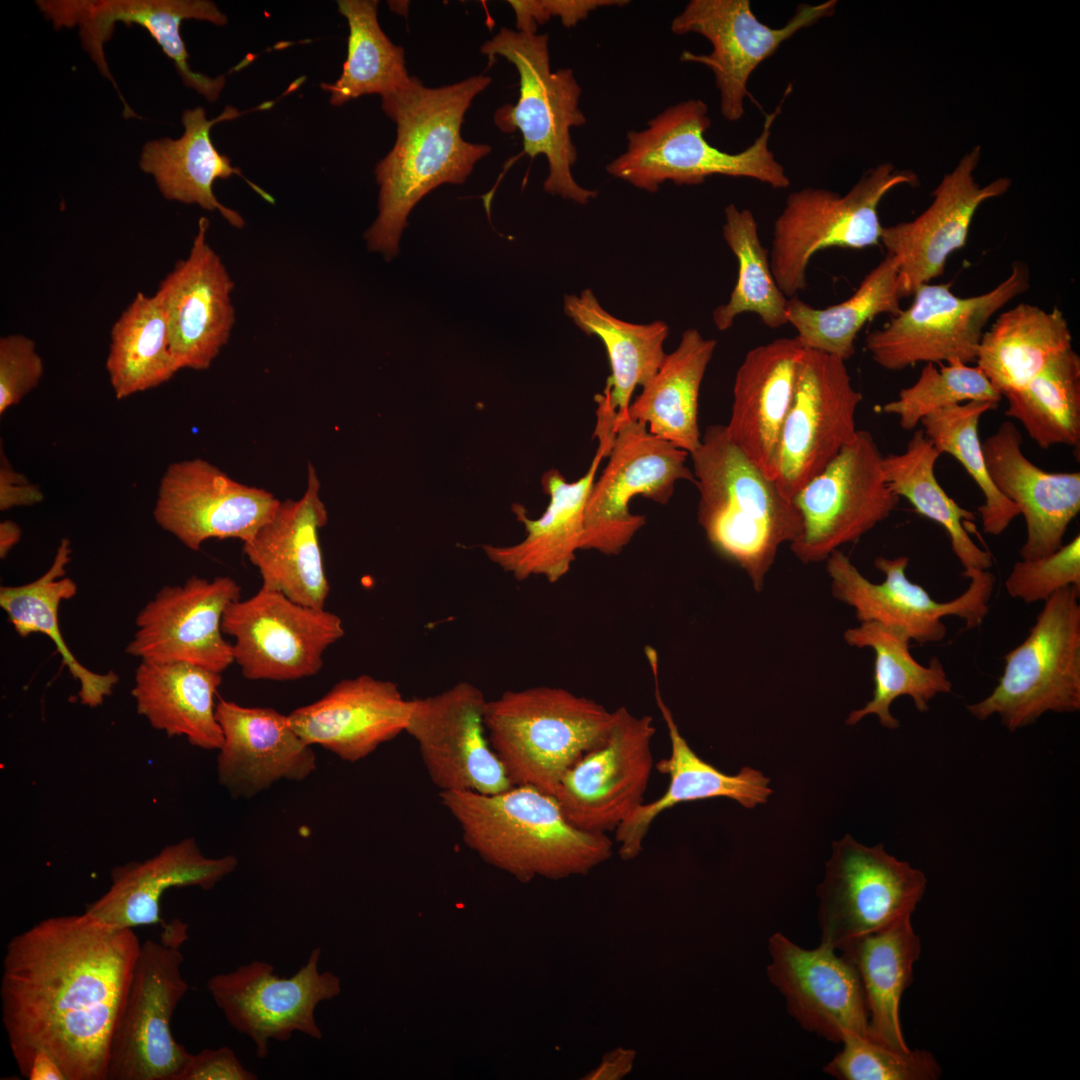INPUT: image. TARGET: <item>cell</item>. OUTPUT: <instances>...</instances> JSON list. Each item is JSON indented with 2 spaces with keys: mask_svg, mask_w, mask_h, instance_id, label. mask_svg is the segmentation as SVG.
I'll list each match as a JSON object with an SVG mask.
<instances>
[{
  "mask_svg": "<svg viewBox=\"0 0 1080 1080\" xmlns=\"http://www.w3.org/2000/svg\"><path fill=\"white\" fill-rule=\"evenodd\" d=\"M717 346L698 329L682 333L677 347L667 353L652 379L631 401L628 417L644 423L650 433L689 455L701 443L699 394Z\"/></svg>",
  "mask_w": 1080,
  "mask_h": 1080,
  "instance_id": "39",
  "label": "cell"
},
{
  "mask_svg": "<svg viewBox=\"0 0 1080 1080\" xmlns=\"http://www.w3.org/2000/svg\"><path fill=\"white\" fill-rule=\"evenodd\" d=\"M940 456L923 430L916 429L903 452L883 455L885 479L898 497L907 499L918 514L946 531L962 565V576L989 571L993 565L991 552L979 547L969 534L970 527L975 528V515L958 505L936 478L935 465Z\"/></svg>",
  "mask_w": 1080,
  "mask_h": 1080,
  "instance_id": "44",
  "label": "cell"
},
{
  "mask_svg": "<svg viewBox=\"0 0 1080 1080\" xmlns=\"http://www.w3.org/2000/svg\"><path fill=\"white\" fill-rule=\"evenodd\" d=\"M980 154V147L965 154L935 188L930 206L915 219L882 227L880 242L897 264L901 298L941 276L949 256L965 246L980 205L1008 191V178L985 186L975 181Z\"/></svg>",
  "mask_w": 1080,
  "mask_h": 1080,
  "instance_id": "25",
  "label": "cell"
},
{
  "mask_svg": "<svg viewBox=\"0 0 1080 1080\" xmlns=\"http://www.w3.org/2000/svg\"><path fill=\"white\" fill-rule=\"evenodd\" d=\"M872 434L854 439L794 497L801 533L790 544L804 564L825 561L839 547L858 541L896 509L900 497L889 487Z\"/></svg>",
  "mask_w": 1080,
  "mask_h": 1080,
  "instance_id": "13",
  "label": "cell"
},
{
  "mask_svg": "<svg viewBox=\"0 0 1080 1080\" xmlns=\"http://www.w3.org/2000/svg\"><path fill=\"white\" fill-rule=\"evenodd\" d=\"M216 718L223 733L217 758L219 783L234 797H252L280 780L302 781L316 769V755L288 715L221 699Z\"/></svg>",
  "mask_w": 1080,
  "mask_h": 1080,
  "instance_id": "29",
  "label": "cell"
},
{
  "mask_svg": "<svg viewBox=\"0 0 1080 1080\" xmlns=\"http://www.w3.org/2000/svg\"><path fill=\"white\" fill-rule=\"evenodd\" d=\"M280 503L270 492L241 484L195 458L168 466L153 515L163 530L198 551L209 539L250 541Z\"/></svg>",
  "mask_w": 1080,
  "mask_h": 1080,
  "instance_id": "24",
  "label": "cell"
},
{
  "mask_svg": "<svg viewBox=\"0 0 1080 1080\" xmlns=\"http://www.w3.org/2000/svg\"><path fill=\"white\" fill-rule=\"evenodd\" d=\"M768 950V978L802 1028L834 1043L847 1030L868 1037L863 988L846 957L824 944L802 948L779 932L769 938Z\"/></svg>",
  "mask_w": 1080,
  "mask_h": 1080,
  "instance_id": "27",
  "label": "cell"
},
{
  "mask_svg": "<svg viewBox=\"0 0 1080 1080\" xmlns=\"http://www.w3.org/2000/svg\"><path fill=\"white\" fill-rule=\"evenodd\" d=\"M1003 397L977 367L960 362L926 363L917 381L898 393L896 399L885 403L881 411L898 418L900 427L914 430L921 420L946 407L969 401L988 402L998 406Z\"/></svg>",
  "mask_w": 1080,
  "mask_h": 1080,
  "instance_id": "51",
  "label": "cell"
},
{
  "mask_svg": "<svg viewBox=\"0 0 1080 1080\" xmlns=\"http://www.w3.org/2000/svg\"><path fill=\"white\" fill-rule=\"evenodd\" d=\"M141 942L87 914L46 918L6 945L0 985L11 1051L38 1047L67 1080H106L112 1033Z\"/></svg>",
  "mask_w": 1080,
  "mask_h": 1080,
  "instance_id": "1",
  "label": "cell"
},
{
  "mask_svg": "<svg viewBox=\"0 0 1080 1080\" xmlns=\"http://www.w3.org/2000/svg\"><path fill=\"white\" fill-rule=\"evenodd\" d=\"M632 1059L633 1051H615L607 1055V1059L592 1078H618L630 1070Z\"/></svg>",
  "mask_w": 1080,
  "mask_h": 1080,
  "instance_id": "59",
  "label": "cell"
},
{
  "mask_svg": "<svg viewBox=\"0 0 1080 1080\" xmlns=\"http://www.w3.org/2000/svg\"><path fill=\"white\" fill-rule=\"evenodd\" d=\"M320 958L316 947L291 977L281 978L272 964L253 960L208 979L207 990L227 1023L250 1038L259 1059L267 1057L271 1040L284 1042L294 1033L322 1038L315 1010L339 994L340 981L320 970Z\"/></svg>",
  "mask_w": 1080,
  "mask_h": 1080,
  "instance_id": "19",
  "label": "cell"
},
{
  "mask_svg": "<svg viewBox=\"0 0 1080 1080\" xmlns=\"http://www.w3.org/2000/svg\"><path fill=\"white\" fill-rule=\"evenodd\" d=\"M927 885L925 874L847 834L832 843L817 887L821 944L840 950L851 940L912 915Z\"/></svg>",
  "mask_w": 1080,
  "mask_h": 1080,
  "instance_id": "14",
  "label": "cell"
},
{
  "mask_svg": "<svg viewBox=\"0 0 1080 1080\" xmlns=\"http://www.w3.org/2000/svg\"><path fill=\"white\" fill-rule=\"evenodd\" d=\"M688 455L642 422L627 418L615 423L608 463L586 502L581 550L620 554L646 522L631 512L632 499L641 496L665 505L677 482L694 483Z\"/></svg>",
  "mask_w": 1080,
  "mask_h": 1080,
  "instance_id": "12",
  "label": "cell"
},
{
  "mask_svg": "<svg viewBox=\"0 0 1080 1080\" xmlns=\"http://www.w3.org/2000/svg\"><path fill=\"white\" fill-rule=\"evenodd\" d=\"M71 554V543L68 538H63L51 566L43 575L23 585L1 586L0 606L19 636L42 633L49 637L62 663L80 684L78 695L81 703L97 707L112 694L119 678L113 671L97 673L86 668L76 659L62 636L58 614L60 604L77 593L76 582L66 576Z\"/></svg>",
  "mask_w": 1080,
  "mask_h": 1080,
  "instance_id": "43",
  "label": "cell"
},
{
  "mask_svg": "<svg viewBox=\"0 0 1080 1080\" xmlns=\"http://www.w3.org/2000/svg\"><path fill=\"white\" fill-rule=\"evenodd\" d=\"M840 1043L842 1050L824 1067L840 1080H935L941 1075L928 1051H898L848 1030Z\"/></svg>",
  "mask_w": 1080,
  "mask_h": 1080,
  "instance_id": "52",
  "label": "cell"
},
{
  "mask_svg": "<svg viewBox=\"0 0 1080 1080\" xmlns=\"http://www.w3.org/2000/svg\"><path fill=\"white\" fill-rule=\"evenodd\" d=\"M845 642L856 648L874 652V690L872 698L862 707L849 713L845 723L853 726L868 715H876L880 724L890 730L900 726L890 707L895 699L909 696L915 708L925 713L929 702L938 694L949 693L952 683L937 657L927 666L917 662L910 652V637L897 627L878 622H862L847 629Z\"/></svg>",
  "mask_w": 1080,
  "mask_h": 1080,
  "instance_id": "42",
  "label": "cell"
},
{
  "mask_svg": "<svg viewBox=\"0 0 1080 1080\" xmlns=\"http://www.w3.org/2000/svg\"><path fill=\"white\" fill-rule=\"evenodd\" d=\"M689 456L699 492L698 523L713 549L761 592L779 548L801 533L797 507L730 440L725 425L708 426Z\"/></svg>",
  "mask_w": 1080,
  "mask_h": 1080,
  "instance_id": "3",
  "label": "cell"
},
{
  "mask_svg": "<svg viewBox=\"0 0 1080 1080\" xmlns=\"http://www.w3.org/2000/svg\"><path fill=\"white\" fill-rule=\"evenodd\" d=\"M249 111L240 112L235 107L227 106L218 117L208 120L202 107L184 110L183 135L178 139L164 137L146 142L139 159L140 169L153 176L165 199L218 211L231 226L243 228V217L216 198L213 185L217 179L238 175L264 200L274 203V199L247 180L239 168L232 166L230 158L215 148L210 131L215 124L235 119Z\"/></svg>",
  "mask_w": 1080,
  "mask_h": 1080,
  "instance_id": "36",
  "label": "cell"
},
{
  "mask_svg": "<svg viewBox=\"0 0 1080 1080\" xmlns=\"http://www.w3.org/2000/svg\"><path fill=\"white\" fill-rule=\"evenodd\" d=\"M780 106L767 115L754 142L737 153L711 145L705 137L711 125L708 106L688 99L666 108L640 131L627 133L626 150L613 159L607 172L637 189L656 192L670 181L698 185L722 175L749 178L773 189H786L790 178L769 147L771 128Z\"/></svg>",
  "mask_w": 1080,
  "mask_h": 1080,
  "instance_id": "7",
  "label": "cell"
},
{
  "mask_svg": "<svg viewBox=\"0 0 1080 1080\" xmlns=\"http://www.w3.org/2000/svg\"><path fill=\"white\" fill-rule=\"evenodd\" d=\"M221 673L185 662L142 661L132 696L137 712L169 737L185 736L195 747L219 750L223 733L215 696Z\"/></svg>",
  "mask_w": 1080,
  "mask_h": 1080,
  "instance_id": "37",
  "label": "cell"
},
{
  "mask_svg": "<svg viewBox=\"0 0 1080 1080\" xmlns=\"http://www.w3.org/2000/svg\"><path fill=\"white\" fill-rule=\"evenodd\" d=\"M44 373V363L36 342L22 334L0 338V414L18 404L36 388Z\"/></svg>",
  "mask_w": 1080,
  "mask_h": 1080,
  "instance_id": "54",
  "label": "cell"
},
{
  "mask_svg": "<svg viewBox=\"0 0 1080 1080\" xmlns=\"http://www.w3.org/2000/svg\"><path fill=\"white\" fill-rule=\"evenodd\" d=\"M1003 397L1005 415L1021 423L1041 448L1080 446V357L1069 349L1019 390Z\"/></svg>",
  "mask_w": 1080,
  "mask_h": 1080,
  "instance_id": "48",
  "label": "cell"
},
{
  "mask_svg": "<svg viewBox=\"0 0 1080 1080\" xmlns=\"http://www.w3.org/2000/svg\"><path fill=\"white\" fill-rule=\"evenodd\" d=\"M1017 426L1005 421L982 442L988 473L998 491L1023 515L1026 539L1021 559L1053 553L1080 512V472H1047L1022 450Z\"/></svg>",
  "mask_w": 1080,
  "mask_h": 1080,
  "instance_id": "31",
  "label": "cell"
},
{
  "mask_svg": "<svg viewBox=\"0 0 1080 1080\" xmlns=\"http://www.w3.org/2000/svg\"><path fill=\"white\" fill-rule=\"evenodd\" d=\"M106 370L117 399L158 387L180 370L155 295L138 292L113 324Z\"/></svg>",
  "mask_w": 1080,
  "mask_h": 1080,
  "instance_id": "46",
  "label": "cell"
},
{
  "mask_svg": "<svg viewBox=\"0 0 1080 1080\" xmlns=\"http://www.w3.org/2000/svg\"><path fill=\"white\" fill-rule=\"evenodd\" d=\"M43 495L38 487L31 484L22 474L13 470L6 457L1 455L0 468V509L5 511L15 506H27L42 501Z\"/></svg>",
  "mask_w": 1080,
  "mask_h": 1080,
  "instance_id": "57",
  "label": "cell"
},
{
  "mask_svg": "<svg viewBox=\"0 0 1080 1080\" xmlns=\"http://www.w3.org/2000/svg\"><path fill=\"white\" fill-rule=\"evenodd\" d=\"M608 453L609 446L598 441L587 471L576 481H567L557 469L546 471L541 477L542 489L549 497L545 511L533 519L523 505L513 504L525 537L509 546L484 544L482 549L488 559L519 581L531 576L544 577L549 583L561 580L581 550L586 502L600 463Z\"/></svg>",
  "mask_w": 1080,
  "mask_h": 1080,
  "instance_id": "34",
  "label": "cell"
},
{
  "mask_svg": "<svg viewBox=\"0 0 1080 1080\" xmlns=\"http://www.w3.org/2000/svg\"><path fill=\"white\" fill-rule=\"evenodd\" d=\"M564 312L581 331L604 344L611 374L602 394L615 413V423L629 418L635 389L652 379L667 354L668 325L660 320L636 324L619 319L603 308L591 288L566 294Z\"/></svg>",
  "mask_w": 1080,
  "mask_h": 1080,
  "instance_id": "40",
  "label": "cell"
},
{
  "mask_svg": "<svg viewBox=\"0 0 1080 1080\" xmlns=\"http://www.w3.org/2000/svg\"><path fill=\"white\" fill-rule=\"evenodd\" d=\"M517 31L537 33L538 25L551 17H559L562 24L573 27L594 10L604 7L624 6L626 0H511Z\"/></svg>",
  "mask_w": 1080,
  "mask_h": 1080,
  "instance_id": "55",
  "label": "cell"
},
{
  "mask_svg": "<svg viewBox=\"0 0 1080 1080\" xmlns=\"http://www.w3.org/2000/svg\"><path fill=\"white\" fill-rule=\"evenodd\" d=\"M613 714L605 742L565 772L554 795L565 818L588 832L615 831L643 804L655 766L653 718L636 716L625 706Z\"/></svg>",
  "mask_w": 1080,
  "mask_h": 1080,
  "instance_id": "20",
  "label": "cell"
},
{
  "mask_svg": "<svg viewBox=\"0 0 1080 1080\" xmlns=\"http://www.w3.org/2000/svg\"><path fill=\"white\" fill-rule=\"evenodd\" d=\"M804 351L796 336L775 339L750 349L735 375L727 435L771 480Z\"/></svg>",
  "mask_w": 1080,
  "mask_h": 1080,
  "instance_id": "33",
  "label": "cell"
},
{
  "mask_svg": "<svg viewBox=\"0 0 1080 1080\" xmlns=\"http://www.w3.org/2000/svg\"><path fill=\"white\" fill-rule=\"evenodd\" d=\"M840 951L855 967L863 988L868 1037L895 1050L909 1051L900 1023V1002L921 954L911 915L851 940Z\"/></svg>",
  "mask_w": 1080,
  "mask_h": 1080,
  "instance_id": "38",
  "label": "cell"
},
{
  "mask_svg": "<svg viewBox=\"0 0 1080 1080\" xmlns=\"http://www.w3.org/2000/svg\"><path fill=\"white\" fill-rule=\"evenodd\" d=\"M480 50L490 62L504 57L519 74L518 101L496 110L497 127L505 133L519 130L524 152L531 158L546 157L549 171L543 187L547 193L588 204L598 192L582 187L572 175L578 153L570 131L586 123L579 107L581 87L573 70H551L547 34L502 27Z\"/></svg>",
  "mask_w": 1080,
  "mask_h": 1080,
  "instance_id": "6",
  "label": "cell"
},
{
  "mask_svg": "<svg viewBox=\"0 0 1080 1080\" xmlns=\"http://www.w3.org/2000/svg\"><path fill=\"white\" fill-rule=\"evenodd\" d=\"M487 702L483 692L466 681L411 699L405 732L417 742L426 771L440 792L488 795L513 786L487 735Z\"/></svg>",
  "mask_w": 1080,
  "mask_h": 1080,
  "instance_id": "21",
  "label": "cell"
},
{
  "mask_svg": "<svg viewBox=\"0 0 1080 1080\" xmlns=\"http://www.w3.org/2000/svg\"><path fill=\"white\" fill-rule=\"evenodd\" d=\"M998 406L969 401L937 410L921 420L924 434L939 453L955 458L975 481L984 496L978 507L983 532L998 536L1020 515L1015 504L1004 497L993 484L987 470L979 421L987 411Z\"/></svg>",
  "mask_w": 1080,
  "mask_h": 1080,
  "instance_id": "50",
  "label": "cell"
},
{
  "mask_svg": "<svg viewBox=\"0 0 1080 1080\" xmlns=\"http://www.w3.org/2000/svg\"><path fill=\"white\" fill-rule=\"evenodd\" d=\"M187 925H164L141 943L109 1048L106 1080H175L191 1053L173 1037L175 1009L189 989L181 967Z\"/></svg>",
  "mask_w": 1080,
  "mask_h": 1080,
  "instance_id": "10",
  "label": "cell"
},
{
  "mask_svg": "<svg viewBox=\"0 0 1080 1080\" xmlns=\"http://www.w3.org/2000/svg\"><path fill=\"white\" fill-rule=\"evenodd\" d=\"M201 217L189 254L178 261L154 294L164 311L171 352L180 369L205 370L229 341L234 323V282L207 241Z\"/></svg>",
  "mask_w": 1080,
  "mask_h": 1080,
  "instance_id": "26",
  "label": "cell"
},
{
  "mask_svg": "<svg viewBox=\"0 0 1080 1080\" xmlns=\"http://www.w3.org/2000/svg\"><path fill=\"white\" fill-rule=\"evenodd\" d=\"M11 1053L21 1075L28 1080H67L60 1063L42 1048L26 1047Z\"/></svg>",
  "mask_w": 1080,
  "mask_h": 1080,
  "instance_id": "58",
  "label": "cell"
},
{
  "mask_svg": "<svg viewBox=\"0 0 1080 1080\" xmlns=\"http://www.w3.org/2000/svg\"><path fill=\"white\" fill-rule=\"evenodd\" d=\"M222 631L249 680L291 681L317 674L326 649L343 637L341 618L263 587L225 610Z\"/></svg>",
  "mask_w": 1080,
  "mask_h": 1080,
  "instance_id": "15",
  "label": "cell"
},
{
  "mask_svg": "<svg viewBox=\"0 0 1080 1080\" xmlns=\"http://www.w3.org/2000/svg\"><path fill=\"white\" fill-rule=\"evenodd\" d=\"M238 866L233 855L205 856L193 838L166 845L143 861L115 866L111 884L85 912L101 923L133 929L160 923V900L172 887L212 889Z\"/></svg>",
  "mask_w": 1080,
  "mask_h": 1080,
  "instance_id": "35",
  "label": "cell"
},
{
  "mask_svg": "<svg viewBox=\"0 0 1080 1080\" xmlns=\"http://www.w3.org/2000/svg\"><path fill=\"white\" fill-rule=\"evenodd\" d=\"M36 5L55 29L79 28L83 49L100 73L111 81L118 91L126 114L132 109L120 93L104 55V44L111 38L117 22L127 26L137 24L146 29L166 56L173 61L184 85L194 89L209 102H215L225 87V76L210 77L190 68L189 54L180 33L181 23L188 19L225 25L226 15L212 1L37 0Z\"/></svg>",
  "mask_w": 1080,
  "mask_h": 1080,
  "instance_id": "22",
  "label": "cell"
},
{
  "mask_svg": "<svg viewBox=\"0 0 1080 1080\" xmlns=\"http://www.w3.org/2000/svg\"><path fill=\"white\" fill-rule=\"evenodd\" d=\"M234 1051L226 1046L192 1054L175 1080H256Z\"/></svg>",
  "mask_w": 1080,
  "mask_h": 1080,
  "instance_id": "56",
  "label": "cell"
},
{
  "mask_svg": "<svg viewBox=\"0 0 1080 1080\" xmlns=\"http://www.w3.org/2000/svg\"><path fill=\"white\" fill-rule=\"evenodd\" d=\"M826 571L834 598L855 611L862 622H878L904 630L918 644L940 642L947 634L942 618L956 616L967 629L983 622L995 577L989 571H972L968 588L948 602H938L924 587L906 576L907 556L876 557L874 566L885 578L881 583L868 580L842 551H834L826 560Z\"/></svg>",
  "mask_w": 1080,
  "mask_h": 1080,
  "instance_id": "18",
  "label": "cell"
},
{
  "mask_svg": "<svg viewBox=\"0 0 1080 1080\" xmlns=\"http://www.w3.org/2000/svg\"><path fill=\"white\" fill-rule=\"evenodd\" d=\"M1029 287V268L1022 261L1013 262L1005 280L976 296H957L950 283L924 284L908 308L866 336L865 347L890 371L917 363L970 364L991 317Z\"/></svg>",
  "mask_w": 1080,
  "mask_h": 1080,
  "instance_id": "11",
  "label": "cell"
},
{
  "mask_svg": "<svg viewBox=\"0 0 1080 1080\" xmlns=\"http://www.w3.org/2000/svg\"><path fill=\"white\" fill-rule=\"evenodd\" d=\"M411 700L390 680L362 674L337 682L323 697L288 714L309 745L357 762L405 732Z\"/></svg>",
  "mask_w": 1080,
  "mask_h": 1080,
  "instance_id": "28",
  "label": "cell"
},
{
  "mask_svg": "<svg viewBox=\"0 0 1080 1080\" xmlns=\"http://www.w3.org/2000/svg\"><path fill=\"white\" fill-rule=\"evenodd\" d=\"M491 82L485 75L426 87L417 77L381 97L382 109L396 124V139L376 165L378 215L365 232L368 249L386 260L399 253L403 230L416 204L439 185L462 184L491 147L461 136L464 116L474 97Z\"/></svg>",
  "mask_w": 1080,
  "mask_h": 1080,
  "instance_id": "2",
  "label": "cell"
},
{
  "mask_svg": "<svg viewBox=\"0 0 1080 1080\" xmlns=\"http://www.w3.org/2000/svg\"><path fill=\"white\" fill-rule=\"evenodd\" d=\"M724 217L723 238L737 259L738 275L729 300L712 312L715 327L725 331L743 313H755L771 329L784 326L788 298L774 279L754 214L729 204Z\"/></svg>",
  "mask_w": 1080,
  "mask_h": 1080,
  "instance_id": "49",
  "label": "cell"
},
{
  "mask_svg": "<svg viewBox=\"0 0 1080 1080\" xmlns=\"http://www.w3.org/2000/svg\"><path fill=\"white\" fill-rule=\"evenodd\" d=\"M327 520L320 481L308 464L303 496L281 502L272 518L243 545L244 554L261 575V587L307 607L325 608L330 586L319 532Z\"/></svg>",
  "mask_w": 1080,
  "mask_h": 1080,
  "instance_id": "32",
  "label": "cell"
},
{
  "mask_svg": "<svg viewBox=\"0 0 1080 1080\" xmlns=\"http://www.w3.org/2000/svg\"><path fill=\"white\" fill-rule=\"evenodd\" d=\"M1080 589L1067 586L1044 602L1027 637L1005 656L993 691L966 706L977 720L993 715L1011 732L1043 714L1080 710Z\"/></svg>",
  "mask_w": 1080,
  "mask_h": 1080,
  "instance_id": "8",
  "label": "cell"
},
{
  "mask_svg": "<svg viewBox=\"0 0 1080 1080\" xmlns=\"http://www.w3.org/2000/svg\"><path fill=\"white\" fill-rule=\"evenodd\" d=\"M613 711L550 686L509 690L488 700L485 727L513 786L555 795L565 772L607 739Z\"/></svg>",
  "mask_w": 1080,
  "mask_h": 1080,
  "instance_id": "5",
  "label": "cell"
},
{
  "mask_svg": "<svg viewBox=\"0 0 1080 1080\" xmlns=\"http://www.w3.org/2000/svg\"><path fill=\"white\" fill-rule=\"evenodd\" d=\"M655 685V700L666 723L670 755L655 763V768L669 777L665 792L649 803L636 808L615 830L619 855L623 860L637 857L653 821L664 811L678 804L712 798H728L747 809L768 801L772 794L770 779L761 771L745 766L730 775L703 760L680 733L674 716L663 700L659 689V663L654 648L647 646Z\"/></svg>",
  "mask_w": 1080,
  "mask_h": 1080,
  "instance_id": "30",
  "label": "cell"
},
{
  "mask_svg": "<svg viewBox=\"0 0 1080 1080\" xmlns=\"http://www.w3.org/2000/svg\"><path fill=\"white\" fill-rule=\"evenodd\" d=\"M439 797L470 847L521 876L586 874L612 855L606 833L575 827L555 796L537 788L518 785L488 795L443 791Z\"/></svg>",
  "mask_w": 1080,
  "mask_h": 1080,
  "instance_id": "4",
  "label": "cell"
},
{
  "mask_svg": "<svg viewBox=\"0 0 1080 1080\" xmlns=\"http://www.w3.org/2000/svg\"><path fill=\"white\" fill-rule=\"evenodd\" d=\"M240 597V585L229 576H192L182 585L164 586L138 613L125 652L142 661L185 662L222 673L234 663L222 620Z\"/></svg>",
  "mask_w": 1080,
  "mask_h": 1080,
  "instance_id": "23",
  "label": "cell"
},
{
  "mask_svg": "<svg viewBox=\"0 0 1080 1080\" xmlns=\"http://www.w3.org/2000/svg\"><path fill=\"white\" fill-rule=\"evenodd\" d=\"M21 538L20 527L10 520L0 524V557L3 559Z\"/></svg>",
  "mask_w": 1080,
  "mask_h": 1080,
  "instance_id": "60",
  "label": "cell"
},
{
  "mask_svg": "<svg viewBox=\"0 0 1080 1080\" xmlns=\"http://www.w3.org/2000/svg\"><path fill=\"white\" fill-rule=\"evenodd\" d=\"M1069 349L1072 335L1061 310L1020 303L1001 313L983 333L975 362L1003 397L1024 387Z\"/></svg>",
  "mask_w": 1080,
  "mask_h": 1080,
  "instance_id": "41",
  "label": "cell"
},
{
  "mask_svg": "<svg viewBox=\"0 0 1080 1080\" xmlns=\"http://www.w3.org/2000/svg\"><path fill=\"white\" fill-rule=\"evenodd\" d=\"M1080 589V536L1046 556L1017 561L1005 580L1008 595L1027 604L1046 601L1058 590Z\"/></svg>",
  "mask_w": 1080,
  "mask_h": 1080,
  "instance_id": "53",
  "label": "cell"
},
{
  "mask_svg": "<svg viewBox=\"0 0 1080 1080\" xmlns=\"http://www.w3.org/2000/svg\"><path fill=\"white\" fill-rule=\"evenodd\" d=\"M837 1L798 5L787 23L774 28L761 22L749 0H691L671 22L677 35L696 33L706 38L708 54L682 52L681 61L708 67L720 96V111L728 121L744 115L751 74L788 39L835 13Z\"/></svg>",
  "mask_w": 1080,
  "mask_h": 1080,
  "instance_id": "17",
  "label": "cell"
},
{
  "mask_svg": "<svg viewBox=\"0 0 1080 1080\" xmlns=\"http://www.w3.org/2000/svg\"><path fill=\"white\" fill-rule=\"evenodd\" d=\"M377 0H339L338 10L348 23L347 57L334 83H322L329 102L341 106L363 95L381 97L404 87L411 79L405 53L383 32Z\"/></svg>",
  "mask_w": 1080,
  "mask_h": 1080,
  "instance_id": "47",
  "label": "cell"
},
{
  "mask_svg": "<svg viewBox=\"0 0 1080 1080\" xmlns=\"http://www.w3.org/2000/svg\"><path fill=\"white\" fill-rule=\"evenodd\" d=\"M901 299L897 264L886 255L838 304L815 308L798 296L788 298L786 319L805 348L847 361L855 354V340L864 325L880 314L898 315Z\"/></svg>",
  "mask_w": 1080,
  "mask_h": 1080,
  "instance_id": "45",
  "label": "cell"
},
{
  "mask_svg": "<svg viewBox=\"0 0 1080 1080\" xmlns=\"http://www.w3.org/2000/svg\"><path fill=\"white\" fill-rule=\"evenodd\" d=\"M916 175L879 164L844 195L826 188L805 187L790 193L774 222L769 262L774 279L787 298L807 286L812 257L830 247L863 249L880 243L878 206L900 185H915Z\"/></svg>",
  "mask_w": 1080,
  "mask_h": 1080,
  "instance_id": "9",
  "label": "cell"
},
{
  "mask_svg": "<svg viewBox=\"0 0 1080 1080\" xmlns=\"http://www.w3.org/2000/svg\"><path fill=\"white\" fill-rule=\"evenodd\" d=\"M862 400L845 361L805 348L778 450L774 482L785 497L793 499L854 439Z\"/></svg>",
  "mask_w": 1080,
  "mask_h": 1080,
  "instance_id": "16",
  "label": "cell"
}]
</instances>
